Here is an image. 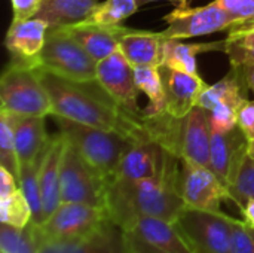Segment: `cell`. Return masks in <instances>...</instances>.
<instances>
[{
	"label": "cell",
	"instance_id": "cell-1",
	"mask_svg": "<svg viewBox=\"0 0 254 253\" xmlns=\"http://www.w3.org/2000/svg\"><path fill=\"white\" fill-rule=\"evenodd\" d=\"M37 70L51 98L52 116H61L95 128L113 130L132 142L150 140L144 115L125 110L98 82H74L40 67Z\"/></svg>",
	"mask_w": 254,
	"mask_h": 253
},
{
	"label": "cell",
	"instance_id": "cell-2",
	"mask_svg": "<svg viewBox=\"0 0 254 253\" xmlns=\"http://www.w3.org/2000/svg\"><path fill=\"white\" fill-rule=\"evenodd\" d=\"M179 176L180 166L158 177L109 182L104 192V210L109 221L122 230L143 218L176 222L186 209L179 191Z\"/></svg>",
	"mask_w": 254,
	"mask_h": 253
},
{
	"label": "cell",
	"instance_id": "cell-3",
	"mask_svg": "<svg viewBox=\"0 0 254 253\" xmlns=\"http://www.w3.org/2000/svg\"><path fill=\"white\" fill-rule=\"evenodd\" d=\"M54 118L60 134L83 157L107 185L115 177L132 140L113 130L83 125L61 116Z\"/></svg>",
	"mask_w": 254,
	"mask_h": 253
},
{
	"label": "cell",
	"instance_id": "cell-4",
	"mask_svg": "<svg viewBox=\"0 0 254 253\" xmlns=\"http://www.w3.org/2000/svg\"><path fill=\"white\" fill-rule=\"evenodd\" d=\"M1 109L22 116H48L51 98L33 63L12 60L0 79Z\"/></svg>",
	"mask_w": 254,
	"mask_h": 253
},
{
	"label": "cell",
	"instance_id": "cell-5",
	"mask_svg": "<svg viewBox=\"0 0 254 253\" xmlns=\"http://www.w3.org/2000/svg\"><path fill=\"white\" fill-rule=\"evenodd\" d=\"M34 66L74 82H97L98 63L65 27H49Z\"/></svg>",
	"mask_w": 254,
	"mask_h": 253
},
{
	"label": "cell",
	"instance_id": "cell-6",
	"mask_svg": "<svg viewBox=\"0 0 254 253\" xmlns=\"http://www.w3.org/2000/svg\"><path fill=\"white\" fill-rule=\"evenodd\" d=\"M107 221L104 207L61 203L40 225L31 224V227L39 246L40 243H58L85 237Z\"/></svg>",
	"mask_w": 254,
	"mask_h": 253
},
{
	"label": "cell",
	"instance_id": "cell-7",
	"mask_svg": "<svg viewBox=\"0 0 254 253\" xmlns=\"http://www.w3.org/2000/svg\"><path fill=\"white\" fill-rule=\"evenodd\" d=\"M234 219L223 212L186 207L176 225L193 253H231Z\"/></svg>",
	"mask_w": 254,
	"mask_h": 253
},
{
	"label": "cell",
	"instance_id": "cell-8",
	"mask_svg": "<svg viewBox=\"0 0 254 253\" xmlns=\"http://www.w3.org/2000/svg\"><path fill=\"white\" fill-rule=\"evenodd\" d=\"M104 180L65 140L60 174L61 203H82L104 207Z\"/></svg>",
	"mask_w": 254,
	"mask_h": 253
},
{
	"label": "cell",
	"instance_id": "cell-9",
	"mask_svg": "<svg viewBox=\"0 0 254 253\" xmlns=\"http://www.w3.org/2000/svg\"><path fill=\"white\" fill-rule=\"evenodd\" d=\"M167 28L159 31L164 39H189L217 31H226L235 25V18L222 6L219 0L208 4L190 7L177 6L171 13L164 16Z\"/></svg>",
	"mask_w": 254,
	"mask_h": 253
},
{
	"label": "cell",
	"instance_id": "cell-10",
	"mask_svg": "<svg viewBox=\"0 0 254 253\" xmlns=\"http://www.w3.org/2000/svg\"><path fill=\"white\" fill-rule=\"evenodd\" d=\"M179 191L190 209L222 212V204L231 200L228 186L211 169L189 160H180Z\"/></svg>",
	"mask_w": 254,
	"mask_h": 253
},
{
	"label": "cell",
	"instance_id": "cell-11",
	"mask_svg": "<svg viewBox=\"0 0 254 253\" xmlns=\"http://www.w3.org/2000/svg\"><path fill=\"white\" fill-rule=\"evenodd\" d=\"M122 231L127 253H193L176 222L143 218Z\"/></svg>",
	"mask_w": 254,
	"mask_h": 253
},
{
	"label": "cell",
	"instance_id": "cell-12",
	"mask_svg": "<svg viewBox=\"0 0 254 253\" xmlns=\"http://www.w3.org/2000/svg\"><path fill=\"white\" fill-rule=\"evenodd\" d=\"M180 166V158L153 140L132 142L112 180H141L162 176ZM110 180V182H112Z\"/></svg>",
	"mask_w": 254,
	"mask_h": 253
},
{
	"label": "cell",
	"instance_id": "cell-13",
	"mask_svg": "<svg viewBox=\"0 0 254 253\" xmlns=\"http://www.w3.org/2000/svg\"><path fill=\"white\" fill-rule=\"evenodd\" d=\"M97 82L125 110L144 115L138 106V85L135 82L134 66L125 58L121 49L98 61Z\"/></svg>",
	"mask_w": 254,
	"mask_h": 253
},
{
	"label": "cell",
	"instance_id": "cell-14",
	"mask_svg": "<svg viewBox=\"0 0 254 253\" xmlns=\"http://www.w3.org/2000/svg\"><path fill=\"white\" fill-rule=\"evenodd\" d=\"M159 70L165 94V112L176 118L188 116L208 84L198 73H186L164 66Z\"/></svg>",
	"mask_w": 254,
	"mask_h": 253
},
{
	"label": "cell",
	"instance_id": "cell-15",
	"mask_svg": "<svg viewBox=\"0 0 254 253\" xmlns=\"http://www.w3.org/2000/svg\"><path fill=\"white\" fill-rule=\"evenodd\" d=\"M249 146L250 142L238 125L225 133L211 131L210 169L226 186L234 182L246 155L249 154Z\"/></svg>",
	"mask_w": 254,
	"mask_h": 253
},
{
	"label": "cell",
	"instance_id": "cell-16",
	"mask_svg": "<svg viewBox=\"0 0 254 253\" xmlns=\"http://www.w3.org/2000/svg\"><path fill=\"white\" fill-rule=\"evenodd\" d=\"M210 112L199 106H195L188 116L182 118L179 137V158L189 160L210 169Z\"/></svg>",
	"mask_w": 254,
	"mask_h": 253
},
{
	"label": "cell",
	"instance_id": "cell-17",
	"mask_svg": "<svg viewBox=\"0 0 254 253\" xmlns=\"http://www.w3.org/2000/svg\"><path fill=\"white\" fill-rule=\"evenodd\" d=\"M37 253H127L124 231L107 221L94 233L68 242L40 243Z\"/></svg>",
	"mask_w": 254,
	"mask_h": 253
},
{
	"label": "cell",
	"instance_id": "cell-18",
	"mask_svg": "<svg viewBox=\"0 0 254 253\" xmlns=\"http://www.w3.org/2000/svg\"><path fill=\"white\" fill-rule=\"evenodd\" d=\"M64 146H65V139L58 133L57 136L49 139L48 146L45 148L39 160L37 174H39V186L42 194L45 219L61 204L60 174H61V160H63Z\"/></svg>",
	"mask_w": 254,
	"mask_h": 253
},
{
	"label": "cell",
	"instance_id": "cell-19",
	"mask_svg": "<svg viewBox=\"0 0 254 253\" xmlns=\"http://www.w3.org/2000/svg\"><path fill=\"white\" fill-rule=\"evenodd\" d=\"M49 24L37 16L22 21L12 19L6 33V48L12 54V60L33 63L43 49Z\"/></svg>",
	"mask_w": 254,
	"mask_h": 253
},
{
	"label": "cell",
	"instance_id": "cell-20",
	"mask_svg": "<svg viewBox=\"0 0 254 253\" xmlns=\"http://www.w3.org/2000/svg\"><path fill=\"white\" fill-rule=\"evenodd\" d=\"M63 27L70 31L97 63L119 49L121 39L131 30L122 25H98L86 21Z\"/></svg>",
	"mask_w": 254,
	"mask_h": 253
},
{
	"label": "cell",
	"instance_id": "cell-21",
	"mask_svg": "<svg viewBox=\"0 0 254 253\" xmlns=\"http://www.w3.org/2000/svg\"><path fill=\"white\" fill-rule=\"evenodd\" d=\"M7 113L13 128L19 166L37 163L51 139L46 134L45 116H22L10 112Z\"/></svg>",
	"mask_w": 254,
	"mask_h": 253
},
{
	"label": "cell",
	"instance_id": "cell-22",
	"mask_svg": "<svg viewBox=\"0 0 254 253\" xmlns=\"http://www.w3.org/2000/svg\"><path fill=\"white\" fill-rule=\"evenodd\" d=\"M232 67V66H231ZM244 86H247L240 67H232L231 72L219 82L208 85L201 94L198 104L205 110L229 109L238 110V106L246 100Z\"/></svg>",
	"mask_w": 254,
	"mask_h": 253
},
{
	"label": "cell",
	"instance_id": "cell-23",
	"mask_svg": "<svg viewBox=\"0 0 254 253\" xmlns=\"http://www.w3.org/2000/svg\"><path fill=\"white\" fill-rule=\"evenodd\" d=\"M164 37L161 33L129 30L121 39L119 49L125 58L134 66H161Z\"/></svg>",
	"mask_w": 254,
	"mask_h": 253
},
{
	"label": "cell",
	"instance_id": "cell-24",
	"mask_svg": "<svg viewBox=\"0 0 254 253\" xmlns=\"http://www.w3.org/2000/svg\"><path fill=\"white\" fill-rule=\"evenodd\" d=\"M101 0H43L37 18L49 27L71 25L86 19Z\"/></svg>",
	"mask_w": 254,
	"mask_h": 253
},
{
	"label": "cell",
	"instance_id": "cell-25",
	"mask_svg": "<svg viewBox=\"0 0 254 253\" xmlns=\"http://www.w3.org/2000/svg\"><path fill=\"white\" fill-rule=\"evenodd\" d=\"M219 49L220 51L223 49V42L183 43L177 39H164L161 66L186 72V73H198L196 55L205 51H219Z\"/></svg>",
	"mask_w": 254,
	"mask_h": 253
},
{
	"label": "cell",
	"instance_id": "cell-26",
	"mask_svg": "<svg viewBox=\"0 0 254 253\" xmlns=\"http://www.w3.org/2000/svg\"><path fill=\"white\" fill-rule=\"evenodd\" d=\"M222 51L229 57L232 67L254 63V22L232 25L223 40Z\"/></svg>",
	"mask_w": 254,
	"mask_h": 253
},
{
	"label": "cell",
	"instance_id": "cell-27",
	"mask_svg": "<svg viewBox=\"0 0 254 253\" xmlns=\"http://www.w3.org/2000/svg\"><path fill=\"white\" fill-rule=\"evenodd\" d=\"M135 82L140 92L147 95L149 104L143 109L144 116H153L165 112V94L159 66H138L134 67Z\"/></svg>",
	"mask_w": 254,
	"mask_h": 253
},
{
	"label": "cell",
	"instance_id": "cell-28",
	"mask_svg": "<svg viewBox=\"0 0 254 253\" xmlns=\"http://www.w3.org/2000/svg\"><path fill=\"white\" fill-rule=\"evenodd\" d=\"M138 7V0H106L100 1L83 21L98 25H121V22L134 15Z\"/></svg>",
	"mask_w": 254,
	"mask_h": 253
},
{
	"label": "cell",
	"instance_id": "cell-29",
	"mask_svg": "<svg viewBox=\"0 0 254 253\" xmlns=\"http://www.w3.org/2000/svg\"><path fill=\"white\" fill-rule=\"evenodd\" d=\"M37 170H39V161L34 164H22L19 169V188L24 192L31 207V213H33L31 224L34 225H39L45 221Z\"/></svg>",
	"mask_w": 254,
	"mask_h": 253
},
{
	"label": "cell",
	"instance_id": "cell-30",
	"mask_svg": "<svg viewBox=\"0 0 254 253\" xmlns=\"http://www.w3.org/2000/svg\"><path fill=\"white\" fill-rule=\"evenodd\" d=\"M0 221L1 224L16 228H25L31 224V207L21 188L4 198H0Z\"/></svg>",
	"mask_w": 254,
	"mask_h": 253
},
{
	"label": "cell",
	"instance_id": "cell-31",
	"mask_svg": "<svg viewBox=\"0 0 254 253\" xmlns=\"http://www.w3.org/2000/svg\"><path fill=\"white\" fill-rule=\"evenodd\" d=\"M37 242L31 224L25 228H16L1 224L0 253H37Z\"/></svg>",
	"mask_w": 254,
	"mask_h": 253
},
{
	"label": "cell",
	"instance_id": "cell-32",
	"mask_svg": "<svg viewBox=\"0 0 254 253\" xmlns=\"http://www.w3.org/2000/svg\"><path fill=\"white\" fill-rule=\"evenodd\" d=\"M231 201L237 204V207L241 210V207L249 201L254 200V157L247 154L234 182L228 186Z\"/></svg>",
	"mask_w": 254,
	"mask_h": 253
},
{
	"label": "cell",
	"instance_id": "cell-33",
	"mask_svg": "<svg viewBox=\"0 0 254 253\" xmlns=\"http://www.w3.org/2000/svg\"><path fill=\"white\" fill-rule=\"evenodd\" d=\"M0 166L7 169L19 182V160L9 113L0 109Z\"/></svg>",
	"mask_w": 254,
	"mask_h": 253
},
{
	"label": "cell",
	"instance_id": "cell-34",
	"mask_svg": "<svg viewBox=\"0 0 254 253\" xmlns=\"http://www.w3.org/2000/svg\"><path fill=\"white\" fill-rule=\"evenodd\" d=\"M231 253H254V239L244 221L234 219Z\"/></svg>",
	"mask_w": 254,
	"mask_h": 253
},
{
	"label": "cell",
	"instance_id": "cell-35",
	"mask_svg": "<svg viewBox=\"0 0 254 253\" xmlns=\"http://www.w3.org/2000/svg\"><path fill=\"white\" fill-rule=\"evenodd\" d=\"M222 6L235 18V24L254 22V0H219Z\"/></svg>",
	"mask_w": 254,
	"mask_h": 253
},
{
	"label": "cell",
	"instance_id": "cell-36",
	"mask_svg": "<svg viewBox=\"0 0 254 253\" xmlns=\"http://www.w3.org/2000/svg\"><path fill=\"white\" fill-rule=\"evenodd\" d=\"M237 125L246 134L249 142L254 140V100H244L237 110Z\"/></svg>",
	"mask_w": 254,
	"mask_h": 253
},
{
	"label": "cell",
	"instance_id": "cell-37",
	"mask_svg": "<svg viewBox=\"0 0 254 253\" xmlns=\"http://www.w3.org/2000/svg\"><path fill=\"white\" fill-rule=\"evenodd\" d=\"M42 1L43 0H10L13 9V19L22 21L34 18L42 7Z\"/></svg>",
	"mask_w": 254,
	"mask_h": 253
},
{
	"label": "cell",
	"instance_id": "cell-38",
	"mask_svg": "<svg viewBox=\"0 0 254 253\" xmlns=\"http://www.w3.org/2000/svg\"><path fill=\"white\" fill-rule=\"evenodd\" d=\"M19 189L18 179L4 167L0 166V198H4Z\"/></svg>",
	"mask_w": 254,
	"mask_h": 253
},
{
	"label": "cell",
	"instance_id": "cell-39",
	"mask_svg": "<svg viewBox=\"0 0 254 253\" xmlns=\"http://www.w3.org/2000/svg\"><path fill=\"white\" fill-rule=\"evenodd\" d=\"M241 215H243V221L246 222V225L254 230V200H249L241 207Z\"/></svg>",
	"mask_w": 254,
	"mask_h": 253
},
{
	"label": "cell",
	"instance_id": "cell-40",
	"mask_svg": "<svg viewBox=\"0 0 254 253\" xmlns=\"http://www.w3.org/2000/svg\"><path fill=\"white\" fill-rule=\"evenodd\" d=\"M240 69L243 72V76H244V81L247 84V88L253 92L254 95V63L240 66Z\"/></svg>",
	"mask_w": 254,
	"mask_h": 253
},
{
	"label": "cell",
	"instance_id": "cell-41",
	"mask_svg": "<svg viewBox=\"0 0 254 253\" xmlns=\"http://www.w3.org/2000/svg\"><path fill=\"white\" fill-rule=\"evenodd\" d=\"M152 1H170V3H176L177 6H188L189 1H192V0H138L140 6H141V4L152 3Z\"/></svg>",
	"mask_w": 254,
	"mask_h": 253
},
{
	"label": "cell",
	"instance_id": "cell-42",
	"mask_svg": "<svg viewBox=\"0 0 254 253\" xmlns=\"http://www.w3.org/2000/svg\"><path fill=\"white\" fill-rule=\"evenodd\" d=\"M249 154L254 157V140L253 142H250V146H249Z\"/></svg>",
	"mask_w": 254,
	"mask_h": 253
},
{
	"label": "cell",
	"instance_id": "cell-43",
	"mask_svg": "<svg viewBox=\"0 0 254 253\" xmlns=\"http://www.w3.org/2000/svg\"><path fill=\"white\" fill-rule=\"evenodd\" d=\"M249 230H250V234L253 236V239H254V230H253V228H249Z\"/></svg>",
	"mask_w": 254,
	"mask_h": 253
}]
</instances>
